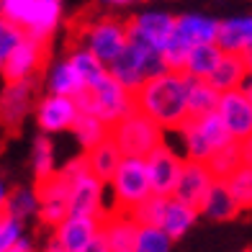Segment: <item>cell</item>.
<instances>
[{
	"label": "cell",
	"instance_id": "obj_1",
	"mask_svg": "<svg viewBox=\"0 0 252 252\" xmlns=\"http://www.w3.org/2000/svg\"><path fill=\"white\" fill-rule=\"evenodd\" d=\"M190 83L193 80L186 72L167 70L165 75L150 80L134 93L136 111L150 116L165 131H180L190 121V113H188Z\"/></svg>",
	"mask_w": 252,
	"mask_h": 252
},
{
	"label": "cell",
	"instance_id": "obj_2",
	"mask_svg": "<svg viewBox=\"0 0 252 252\" xmlns=\"http://www.w3.org/2000/svg\"><path fill=\"white\" fill-rule=\"evenodd\" d=\"M129 24L116 16H95V18H88L83 21L77 29H75V41L77 47L88 49L93 57L111 67L113 62L119 60V54L126 49L129 44Z\"/></svg>",
	"mask_w": 252,
	"mask_h": 252
},
{
	"label": "cell",
	"instance_id": "obj_3",
	"mask_svg": "<svg viewBox=\"0 0 252 252\" xmlns=\"http://www.w3.org/2000/svg\"><path fill=\"white\" fill-rule=\"evenodd\" d=\"M167 70L170 67L165 64L162 54L147 49L136 41L126 44V49L119 54V60L108 67L111 77L116 80V83H121L126 90H131V93H136V90L142 85H147L150 80L165 75Z\"/></svg>",
	"mask_w": 252,
	"mask_h": 252
},
{
	"label": "cell",
	"instance_id": "obj_4",
	"mask_svg": "<svg viewBox=\"0 0 252 252\" xmlns=\"http://www.w3.org/2000/svg\"><path fill=\"white\" fill-rule=\"evenodd\" d=\"M108 186H111V198H113L111 211L134 214L144 201H150L155 196L147 159H139V157H124L121 167L116 170V175H113Z\"/></svg>",
	"mask_w": 252,
	"mask_h": 252
},
{
	"label": "cell",
	"instance_id": "obj_5",
	"mask_svg": "<svg viewBox=\"0 0 252 252\" xmlns=\"http://www.w3.org/2000/svg\"><path fill=\"white\" fill-rule=\"evenodd\" d=\"M77 106L83 113H93V116L106 121L113 129V126L121 124L129 113L136 111V100H134L131 90H126L121 83L108 77V80H103L98 88L85 90V93L77 98Z\"/></svg>",
	"mask_w": 252,
	"mask_h": 252
},
{
	"label": "cell",
	"instance_id": "obj_6",
	"mask_svg": "<svg viewBox=\"0 0 252 252\" xmlns=\"http://www.w3.org/2000/svg\"><path fill=\"white\" fill-rule=\"evenodd\" d=\"M178 134L183 142V157L193 159V162H206V165L219 150L234 142L216 113H211L206 119H190Z\"/></svg>",
	"mask_w": 252,
	"mask_h": 252
},
{
	"label": "cell",
	"instance_id": "obj_7",
	"mask_svg": "<svg viewBox=\"0 0 252 252\" xmlns=\"http://www.w3.org/2000/svg\"><path fill=\"white\" fill-rule=\"evenodd\" d=\"M165 129L157 126L150 116H144L142 111L129 113L121 124L113 126L111 139L119 144V150L124 157H139L147 159L157 147L165 144Z\"/></svg>",
	"mask_w": 252,
	"mask_h": 252
},
{
	"label": "cell",
	"instance_id": "obj_8",
	"mask_svg": "<svg viewBox=\"0 0 252 252\" xmlns=\"http://www.w3.org/2000/svg\"><path fill=\"white\" fill-rule=\"evenodd\" d=\"M126 24H129V39L131 41L162 54L165 47L170 44V39H173V33H175L178 16L167 13L162 8H144L139 13H134Z\"/></svg>",
	"mask_w": 252,
	"mask_h": 252
},
{
	"label": "cell",
	"instance_id": "obj_9",
	"mask_svg": "<svg viewBox=\"0 0 252 252\" xmlns=\"http://www.w3.org/2000/svg\"><path fill=\"white\" fill-rule=\"evenodd\" d=\"M39 90H41V77L5 83L0 90V126L13 131L31 113H36V103L41 98Z\"/></svg>",
	"mask_w": 252,
	"mask_h": 252
},
{
	"label": "cell",
	"instance_id": "obj_10",
	"mask_svg": "<svg viewBox=\"0 0 252 252\" xmlns=\"http://www.w3.org/2000/svg\"><path fill=\"white\" fill-rule=\"evenodd\" d=\"M80 106L75 98H64V95H52V93H44L36 103V126H39V134H62V131H72L75 121L80 119Z\"/></svg>",
	"mask_w": 252,
	"mask_h": 252
},
{
	"label": "cell",
	"instance_id": "obj_11",
	"mask_svg": "<svg viewBox=\"0 0 252 252\" xmlns=\"http://www.w3.org/2000/svg\"><path fill=\"white\" fill-rule=\"evenodd\" d=\"M183 165H186L183 152H175V147H170L167 142L162 147H157V150L147 157V167H150V180H152L155 196H162V198L175 196Z\"/></svg>",
	"mask_w": 252,
	"mask_h": 252
},
{
	"label": "cell",
	"instance_id": "obj_12",
	"mask_svg": "<svg viewBox=\"0 0 252 252\" xmlns=\"http://www.w3.org/2000/svg\"><path fill=\"white\" fill-rule=\"evenodd\" d=\"M216 116L221 119L229 136H232L237 144H245L247 139H252V100L247 98L245 90L221 93Z\"/></svg>",
	"mask_w": 252,
	"mask_h": 252
},
{
	"label": "cell",
	"instance_id": "obj_13",
	"mask_svg": "<svg viewBox=\"0 0 252 252\" xmlns=\"http://www.w3.org/2000/svg\"><path fill=\"white\" fill-rule=\"evenodd\" d=\"M39 193V221L49 229H57L70 216V183L60 173L54 178L36 183Z\"/></svg>",
	"mask_w": 252,
	"mask_h": 252
},
{
	"label": "cell",
	"instance_id": "obj_14",
	"mask_svg": "<svg viewBox=\"0 0 252 252\" xmlns=\"http://www.w3.org/2000/svg\"><path fill=\"white\" fill-rule=\"evenodd\" d=\"M106 183H100L93 173H85L70 183V216H95L106 219L111 214L103 206Z\"/></svg>",
	"mask_w": 252,
	"mask_h": 252
},
{
	"label": "cell",
	"instance_id": "obj_15",
	"mask_svg": "<svg viewBox=\"0 0 252 252\" xmlns=\"http://www.w3.org/2000/svg\"><path fill=\"white\" fill-rule=\"evenodd\" d=\"M44 62H47V44L36 39H26L21 47L13 52V57L3 67V80L5 83H18V80H36L41 77Z\"/></svg>",
	"mask_w": 252,
	"mask_h": 252
},
{
	"label": "cell",
	"instance_id": "obj_16",
	"mask_svg": "<svg viewBox=\"0 0 252 252\" xmlns=\"http://www.w3.org/2000/svg\"><path fill=\"white\" fill-rule=\"evenodd\" d=\"M103 219L95 216H67V219L52 232V239L64 252H83L100 234Z\"/></svg>",
	"mask_w": 252,
	"mask_h": 252
},
{
	"label": "cell",
	"instance_id": "obj_17",
	"mask_svg": "<svg viewBox=\"0 0 252 252\" xmlns=\"http://www.w3.org/2000/svg\"><path fill=\"white\" fill-rule=\"evenodd\" d=\"M214 183H216V178H214L211 167L206 162H193V159H186L173 198L198 209V206L203 203V198L209 196V190L214 188Z\"/></svg>",
	"mask_w": 252,
	"mask_h": 252
},
{
	"label": "cell",
	"instance_id": "obj_18",
	"mask_svg": "<svg viewBox=\"0 0 252 252\" xmlns=\"http://www.w3.org/2000/svg\"><path fill=\"white\" fill-rule=\"evenodd\" d=\"M216 44L224 54L247 57L252 52V16H229L219 21V36Z\"/></svg>",
	"mask_w": 252,
	"mask_h": 252
},
{
	"label": "cell",
	"instance_id": "obj_19",
	"mask_svg": "<svg viewBox=\"0 0 252 252\" xmlns=\"http://www.w3.org/2000/svg\"><path fill=\"white\" fill-rule=\"evenodd\" d=\"M62 10H64V0H33V10H31L26 33L36 41L49 44L54 31L62 24Z\"/></svg>",
	"mask_w": 252,
	"mask_h": 252
},
{
	"label": "cell",
	"instance_id": "obj_20",
	"mask_svg": "<svg viewBox=\"0 0 252 252\" xmlns=\"http://www.w3.org/2000/svg\"><path fill=\"white\" fill-rule=\"evenodd\" d=\"M103 234H106V242H108L111 252H134L139 224L134 221L131 214L111 211L103 219Z\"/></svg>",
	"mask_w": 252,
	"mask_h": 252
},
{
	"label": "cell",
	"instance_id": "obj_21",
	"mask_svg": "<svg viewBox=\"0 0 252 252\" xmlns=\"http://www.w3.org/2000/svg\"><path fill=\"white\" fill-rule=\"evenodd\" d=\"M175 33H180L186 41H190L193 47L198 44H216V36H219V21L214 16L206 13H180L178 24H175Z\"/></svg>",
	"mask_w": 252,
	"mask_h": 252
},
{
	"label": "cell",
	"instance_id": "obj_22",
	"mask_svg": "<svg viewBox=\"0 0 252 252\" xmlns=\"http://www.w3.org/2000/svg\"><path fill=\"white\" fill-rule=\"evenodd\" d=\"M44 88H47V93H52V95H64V98H75V100L85 93L83 80L77 77L75 67L67 62L64 57L57 60L54 64H49L47 75H44Z\"/></svg>",
	"mask_w": 252,
	"mask_h": 252
},
{
	"label": "cell",
	"instance_id": "obj_23",
	"mask_svg": "<svg viewBox=\"0 0 252 252\" xmlns=\"http://www.w3.org/2000/svg\"><path fill=\"white\" fill-rule=\"evenodd\" d=\"M198 216H201V211L196 206H188L178 198H167L162 219H159V229H162L170 239H180V237L188 234V229L196 226Z\"/></svg>",
	"mask_w": 252,
	"mask_h": 252
},
{
	"label": "cell",
	"instance_id": "obj_24",
	"mask_svg": "<svg viewBox=\"0 0 252 252\" xmlns=\"http://www.w3.org/2000/svg\"><path fill=\"white\" fill-rule=\"evenodd\" d=\"M64 60L75 67V72H77L80 80H83L85 90H93V88H98V85L103 83V80H108V77H111L108 67L103 64L98 57L90 54L88 49L77 47V44H72V47L67 49V57H64Z\"/></svg>",
	"mask_w": 252,
	"mask_h": 252
},
{
	"label": "cell",
	"instance_id": "obj_25",
	"mask_svg": "<svg viewBox=\"0 0 252 252\" xmlns=\"http://www.w3.org/2000/svg\"><path fill=\"white\" fill-rule=\"evenodd\" d=\"M198 211H201V216H206V219H211V221H229L242 209L237 206L226 180H216L214 188L209 190V196H206L203 203L198 206Z\"/></svg>",
	"mask_w": 252,
	"mask_h": 252
},
{
	"label": "cell",
	"instance_id": "obj_26",
	"mask_svg": "<svg viewBox=\"0 0 252 252\" xmlns=\"http://www.w3.org/2000/svg\"><path fill=\"white\" fill-rule=\"evenodd\" d=\"M247 77H250V67H247L245 57L224 54L209 83L219 90V93H229V90H242L245 83H247Z\"/></svg>",
	"mask_w": 252,
	"mask_h": 252
},
{
	"label": "cell",
	"instance_id": "obj_27",
	"mask_svg": "<svg viewBox=\"0 0 252 252\" xmlns=\"http://www.w3.org/2000/svg\"><path fill=\"white\" fill-rule=\"evenodd\" d=\"M88 155V165H90V173H93L100 183H108L113 180V175H116V170L121 167L124 162V155L119 150V144L113 139H106L103 144H98L95 150L85 152Z\"/></svg>",
	"mask_w": 252,
	"mask_h": 252
},
{
	"label": "cell",
	"instance_id": "obj_28",
	"mask_svg": "<svg viewBox=\"0 0 252 252\" xmlns=\"http://www.w3.org/2000/svg\"><path fill=\"white\" fill-rule=\"evenodd\" d=\"M221 57H224V52L219 49V44H198L188 54V62H186V70L183 72L190 80H206L209 83L221 62Z\"/></svg>",
	"mask_w": 252,
	"mask_h": 252
},
{
	"label": "cell",
	"instance_id": "obj_29",
	"mask_svg": "<svg viewBox=\"0 0 252 252\" xmlns=\"http://www.w3.org/2000/svg\"><path fill=\"white\" fill-rule=\"evenodd\" d=\"M31 170H33V178L36 183H44L54 178L60 173L57 167V159H54V144H52V136L47 134H36L31 142Z\"/></svg>",
	"mask_w": 252,
	"mask_h": 252
},
{
	"label": "cell",
	"instance_id": "obj_30",
	"mask_svg": "<svg viewBox=\"0 0 252 252\" xmlns=\"http://www.w3.org/2000/svg\"><path fill=\"white\" fill-rule=\"evenodd\" d=\"M111 126L106 121H100L98 116H93V113H80V119L75 121L72 126V134H75V139L77 144L83 147L85 152L90 150H95L98 144H103L106 139H111Z\"/></svg>",
	"mask_w": 252,
	"mask_h": 252
},
{
	"label": "cell",
	"instance_id": "obj_31",
	"mask_svg": "<svg viewBox=\"0 0 252 252\" xmlns=\"http://www.w3.org/2000/svg\"><path fill=\"white\" fill-rule=\"evenodd\" d=\"M219 98H221V93L211 83H206V80H193L190 93H188V113H190V119H206V116H211V113H216V108H219Z\"/></svg>",
	"mask_w": 252,
	"mask_h": 252
},
{
	"label": "cell",
	"instance_id": "obj_32",
	"mask_svg": "<svg viewBox=\"0 0 252 252\" xmlns=\"http://www.w3.org/2000/svg\"><path fill=\"white\" fill-rule=\"evenodd\" d=\"M5 214L13 216V219L21 221V224H26L29 219H33V216L39 219V193H36V188H26V186L10 188Z\"/></svg>",
	"mask_w": 252,
	"mask_h": 252
},
{
	"label": "cell",
	"instance_id": "obj_33",
	"mask_svg": "<svg viewBox=\"0 0 252 252\" xmlns=\"http://www.w3.org/2000/svg\"><path fill=\"white\" fill-rule=\"evenodd\" d=\"M242 165H245V159H242V144H237V142H232L229 147L219 150L209 159V167H211V173H214L216 180H226L237 167H242Z\"/></svg>",
	"mask_w": 252,
	"mask_h": 252
},
{
	"label": "cell",
	"instance_id": "obj_34",
	"mask_svg": "<svg viewBox=\"0 0 252 252\" xmlns=\"http://www.w3.org/2000/svg\"><path fill=\"white\" fill-rule=\"evenodd\" d=\"M226 186L232 190V196H234L239 209L250 211L252 209V165L237 167L234 173L226 178Z\"/></svg>",
	"mask_w": 252,
	"mask_h": 252
},
{
	"label": "cell",
	"instance_id": "obj_35",
	"mask_svg": "<svg viewBox=\"0 0 252 252\" xmlns=\"http://www.w3.org/2000/svg\"><path fill=\"white\" fill-rule=\"evenodd\" d=\"M26 39H29L26 29L10 24L8 18L0 16V72H3V67L8 64L10 57H13V52H16Z\"/></svg>",
	"mask_w": 252,
	"mask_h": 252
},
{
	"label": "cell",
	"instance_id": "obj_36",
	"mask_svg": "<svg viewBox=\"0 0 252 252\" xmlns=\"http://www.w3.org/2000/svg\"><path fill=\"white\" fill-rule=\"evenodd\" d=\"M173 242L175 239H170L159 226H139L134 252H170Z\"/></svg>",
	"mask_w": 252,
	"mask_h": 252
},
{
	"label": "cell",
	"instance_id": "obj_37",
	"mask_svg": "<svg viewBox=\"0 0 252 252\" xmlns=\"http://www.w3.org/2000/svg\"><path fill=\"white\" fill-rule=\"evenodd\" d=\"M31 10H33V0H0V16L21 29L29 26Z\"/></svg>",
	"mask_w": 252,
	"mask_h": 252
},
{
	"label": "cell",
	"instance_id": "obj_38",
	"mask_svg": "<svg viewBox=\"0 0 252 252\" xmlns=\"http://www.w3.org/2000/svg\"><path fill=\"white\" fill-rule=\"evenodd\" d=\"M165 203H167V198L152 196L150 201H144L139 209L131 214L134 221L139 224V226H159V219H162V211H165Z\"/></svg>",
	"mask_w": 252,
	"mask_h": 252
},
{
	"label": "cell",
	"instance_id": "obj_39",
	"mask_svg": "<svg viewBox=\"0 0 252 252\" xmlns=\"http://www.w3.org/2000/svg\"><path fill=\"white\" fill-rule=\"evenodd\" d=\"M21 237H26L24 234V224L16 221L13 216H8V214L0 216V252L13 250V245L18 242Z\"/></svg>",
	"mask_w": 252,
	"mask_h": 252
},
{
	"label": "cell",
	"instance_id": "obj_40",
	"mask_svg": "<svg viewBox=\"0 0 252 252\" xmlns=\"http://www.w3.org/2000/svg\"><path fill=\"white\" fill-rule=\"evenodd\" d=\"M95 3L106 10H126V8H131L136 0H95Z\"/></svg>",
	"mask_w": 252,
	"mask_h": 252
},
{
	"label": "cell",
	"instance_id": "obj_41",
	"mask_svg": "<svg viewBox=\"0 0 252 252\" xmlns=\"http://www.w3.org/2000/svg\"><path fill=\"white\" fill-rule=\"evenodd\" d=\"M83 252H111V247H108V242H106V234H103V229H100V234H98Z\"/></svg>",
	"mask_w": 252,
	"mask_h": 252
},
{
	"label": "cell",
	"instance_id": "obj_42",
	"mask_svg": "<svg viewBox=\"0 0 252 252\" xmlns=\"http://www.w3.org/2000/svg\"><path fill=\"white\" fill-rule=\"evenodd\" d=\"M8 252H36V245H33L31 237H21L13 245V250H8Z\"/></svg>",
	"mask_w": 252,
	"mask_h": 252
},
{
	"label": "cell",
	"instance_id": "obj_43",
	"mask_svg": "<svg viewBox=\"0 0 252 252\" xmlns=\"http://www.w3.org/2000/svg\"><path fill=\"white\" fill-rule=\"evenodd\" d=\"M8 193H10V188L5 186L3 180H0V216L5 214V203H8Z\"/></svg>",
	"mask_w": 252,
	"mask_h": 252
},
{
	"label": "cell",
	"instance_id": "obj_44",
	"mask_svg": "<svg viewBox=\"0 0 252 252\" xmlns=\"http://www.w3.org/2000/svg\"><path fill=\"white\" fill-rule=\"evenodd\" d=\"M242 159H245V165H252V139L242 144Z\"/></svg>",
	"mask_w": 252,
	"mask_h": 252
},
{
	"label": "cell",
	"instance_id": "obj_45",
	"mask_svg": "<svg viewBox=\"0 0 252 252\" xmlns=\"http://www.w3.org/2000/svg\"><path fill=\"white\" fill-rule=\"evenodd\" d=\"M44 252H64V250H62L60 245H57L54 239H49V242H47V247H44Z\"/></svg>",
	"mask_w": 252,
	"mask_h": 252
},
{
	"label": "cell",
	"instance_id": "obj_46",
	"mask_svg": "<svg viewBox=\"0 0 252 252\" xmlns=\"http://www.w3.org/2000/svg\"><path fill=\"white\" fill-rule=\"evenodd\" d=\"M242 90H245V93H247V98L252 100V75L247 77V83H245V88H242Z\"/></svg>",
	"mask_w": 252,
	"mask_h": 252
},
{
	"label": "cell",
	"instance_id": "obj_47",
	"mask_svg": "<svg viewBox=\"0 0 252 252\" xmlns=\"http://www.w3.org/2000/svg\"><path fill=\"white\" fill-rule=\"evenodd\" d=\"M245 60H247V67H250V75H252V52L245 57Z\"/></svg>",
	"mask_w": 252,
	"mask_h": 252
},
{
	"label": "cell",
	"instance_id": "obj_48",
	"mask_svg": "<svg viewBox=\"0 0 252 252\" xmlns=\"http://www.w3.org/2000/svg\"><path fill=\"white\" fill-rule=\"evenodd\" d=\"M242 252H252V250H242Z\"/></svg>",
	"mask_w": 252,
	"mask_h": 252
}]
</instances>
